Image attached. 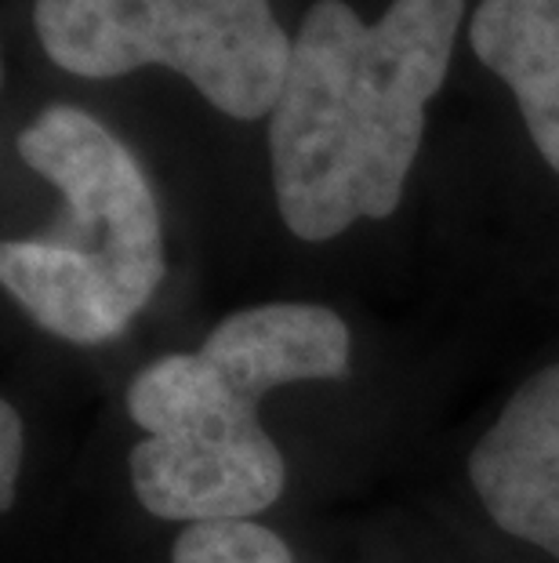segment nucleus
Returning <instances> with one entry per match:
<instances>
[{"mask_svg":"<svg viewBox=\"0 0 559 563\" xmlns=\"http://www.w3.org/2000/svg\"><path fill=\"white\" fill-rule=\"evenodd\" d=\"M461 11L466 0H392L364 22L342 0L309 8L269 113L272 194L299 241L400 208Z\"/></svg>","mask_w":559,"mask_h":563,"instance_id":"nucleus-1","label":"nucleus"},{"mask_svg":"<svg viewBox=\"0 0 559 563\" xmlns=\"http://www.w3.org/2000/svg\"><path fill=\"white\" fill-rule=\"evenodd\" d=\"M349 375V328L327 306L266 302L225 317L197 353L138 371L127 411L146 440L131 484L160 520H251L283 495V454L258 404L288 382Z\"/></svg>","mask_w":559,"mask_h":563,"instance_id":"nucleus-2","label":"nucleus"},{"mask_svg":"<svg viewBox=\"0 0 559 563\" xmlns=\"http://www.w3.org/2000/svg\"><path fill=\"white\" fill-rule=\"evenodd\" d=\"M19 157L63 189L66 222L0 247V280L44 331L74 345L116 339L164 280V225L138 161L77 106H52Z\"/></svg>","mask_w":559,"mask_h":563,"instance_id":"nucleus-3","label":"nucleus"},{"mask_svg":"<svg viewBox=\"0 0 559 563\" xmlns=\"http://www.w3.org/2000/svg\"><path fill=\"white\" fill-rule=\"evenodd\" d=\"M33 26L66 74L168 66L233 121L272 113L294 47L269 0H37Z\"/></svg>","mask_w":559,"mask_h":563,"instance_id":"nucleus-4","label":"nucleus"},{"mask_svg":"<svg viewBox=\"0 0 559 563\" xmlns=\"http://www.w3.org/2000/svg\"><path fill=\"white\" fill-rule=\"evenodd\" d=\"M469 481L505 534L559 560V364L508 397L472 448Z\"/></svg>","mask_w":559,"mask_h":563,"instance_id":"nucleus-5","label":"nucleus"},{"mask_svg":"<svg viewBox=\"0 0 559 563\" xmlns=\"http://www.w3.org/2000/svg\"><path fill=\"white\" fill-rule=\"evenodd\" d=\"M469 41L516 95L530 142L559 175V0H480Z\"/></svg>","mask_w":559,"mask_h":563,"instance_id":"nucleus-6","label":"nucleus"},{"mask_svg":"<svg viewBox=\"0 0 559 563\" xmlns=\"http://www.w3.org/2000/svg\"><path fill=\"white\" fill-rule=\"evenodd\" d=\"M171 563H294L288 542L251 520L189 523L171 549Z\"/></svg>","mask_w":559,"mask_h":563,"instance_id":"nucleus-7","label":"nucleus"},{"mask_svg":"<svg viewBox=\"0 0 559 563\" xmlns=\"http://www.w3.org/2000/svg\"><path fill=\"white\" fill-rule=\"evenodd\" d=\"M22 462V418L8 400L0 404V501L11 509L15 501V481Z\"/></svg>","mask_w":559,"mask_h":563,"instance_id":"nucleus-8","label":"nucleus"}]
</instances>
